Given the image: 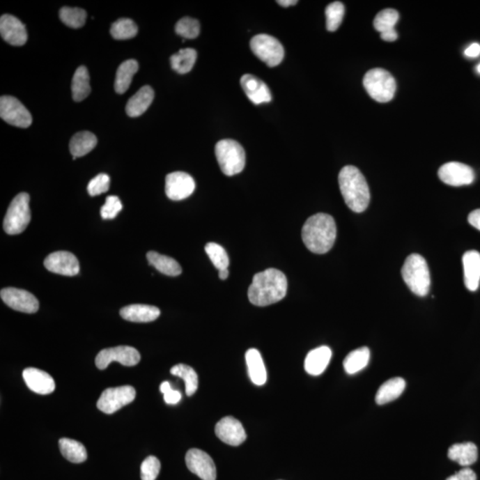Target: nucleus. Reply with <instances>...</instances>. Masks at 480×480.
Wrapping results in <instances>:
<instances>
[{"mask_svg": "<svg viewBox=\"0 0 480 480\" xmlns=\"http://www.w3.org/2000/svg\"><path fill=\"white\" fill-rule=\"evenodd\" d=\"M288 292V279L280 270L270 268L256 274L248 289L251 304L264 307L276 304L285 298Z\"/></svg>", "mask_w": 480, "mask_h": 480, "instance_id": "obj_1", "label": "nucleus"}, {"mask_svg": "<svg viewBox=\"0 0 480 480\" xmlns=\"http://www.w3.org/2000/svg\"><path fill=\"white\" fill-rule=\"evenodd\" d=\"M302 241L311 252L327 253L336 238V224L331 215L320 212L305 222L302 230Z\"/></svg>", "mask_w": 480, "mask_h": 480, "instance_id": "obj_2", "label": "nucleus"}, {"mask_svg": "<svg viewBox=\"0 0 480 480\" xmlns=\"http://www.w3.org/2000/svg\"><path fill=\"white\" fill-rule=\"evenodd\" d=\"M338 181L348 207L355 212L365 211L369 205L370 192L362 173L356 167H344L341 170Z\"/></svg>", "mask_w": 480, "mask_h": 480, "instance_id": "obj_3", "label": "nucleus"}, {"mask_svg": "<svg viewBox=\"0 0 480 480\" xmlns=\"http://www.w3.org/2000/svg\"><path fill=\"white\" fill-rule=\"evenodd\" d=\"M402 278L409 289L418 296L427 295L431 288V274L426 260L418 254H412L401 270Z\"/></svg>", "mask_w": 480, "mask_h": 480, "instance_id": "obj_4", "label": "nucleus"}, {"mask_svg": "<svg viewBox=\"0 0 480 480\" xmlns=\"http://www.w3.org/2000/svg\"><path fill=\"white\" fill-rule=\"evenodd\" d=\"M215 155L225 176L238 175L246 166V153L236 141L225 139L218 141L215 146Z\"/></svg>", "mask_w": 480, "mask_h": 480, "instance_id": "obj_5", "label": "nucleus"}, {"mask_svg": "<svg viewBox=\"0 0 480 480\" xmlns=\"http://www.w3.org/2000/svg\"><path fill=\"white\" fill-rule=\"evenodd\" d=\"M363 84L369 95L379 102L392 101L397 89V84L392 74L381 68L366 72Z\"/></svg>", "mask_w": 480, "mask_h": 480, "instance_id": "obj_6", "label": "nucleus"}, {"mask_svg": "<svg viewBox=\"0 0 480 480\" xmlns=\"http://www.w3.org/2000/svg\"><path fill=\"white\" fill-rule=\"evenodd\" d=\"M31 219L30 196L22 192L15 196L6 212L4 230L9 235H17L25 231Z\"/></svg>", "mask_w": 480, "mask_h": 480, "instance_id": "obj_7", "label": "nucleus"}, {"mask_svg": "<svg viewBox=\"0 0 480 480\" xmlns=\"http://www.w3.org/2000/svg\"><path fill=\"white\" fill-rule=\"evenodd\" d=\"M250 47L253 53L269 67L278 66L284 59V47L276 38L270 35H256L251 40Z\"/></svg>", "mask_w": 480, "mask_h": 480, "instance_id": "obj_8", "label": "nucleus"}, {"mask_svg": "<svg viewBox=\"0 0 480 480\" xmlns=\"http://www.w3.org/2000/svg\"><path fill=\"white\" fill-rule=\"evenodd\" d=\"M135 395L137 392L130 385L106 389L98 399V408L105 414H114L119 409L133 402Z\"/></svg>", "mask_w": 480, "mask_h": 480, "instance_id": "obj_9", "label": "nucleus"}, {"mask_svg": "<svg viewBox=\"0 0 480 480\" xmlns=\"http://www.w3.org/2000/svg\"><path fill=\"white\" fill-rule=\"evenodd\" d=\"M0 117L6 123L15 127L26 128L32 123V116L25 106L14 96L0 98Z\"/></svg>", "mask_w": 480, "mask_h": 480, "instance_id": "obj_10", "label": "nucleus"}, {"mask_svg": "<svg viewBox=\"0 0 480 480\" xmlns=\"http://www.w3.org/2000/svg\"><path fill=\"white\" fill-rule=\"evenodd\" d=\"M139 351L130 346L108 348L98 353L95 357V365L99 369H107L109 364L117 362L125 366H134L140 362Z\"/></svg>", "mask_w": 480, "mask_h": 480, "instance_id": "obj_11", "label": "nucleus"}, {"mask_svg": "<svg viewBox=\"0 0 480 480\" xmlns=\"http://www.w3.org/2000/svg\"><path fill=\"white\" fill-rule=\"evenodd\" d=\"M2 301L13 310L35 313L40 308V302L30 292L15 288H6L0 292Z\"/></svg>", "mask_w": 480, "mask_h": 480, "instance_id": "obj_12", "label": "nucleus"}, {"mask_svg": "<svg viewBox=\"0 0 480 480\" xmlns=\"http://www.w3.org/2000/svg\"><path fill=\"white\" fill-rule=\"evenodd\" d=\"M196 183L189 173L173 172L166 177V194L171 201H179L194 192Z\"/></svg>", "mask_w": 480, "mask_h": 480, "instance_id": "obj_13", "label": "nucleus"}, {"mask_svg": "<svg viewBox=\"0 0 480 480\" xmlns=\"http://www.w3.org/2000/svg\"><path fill=\"white\" fill-rule=\"evenodd\" d=\"M439 177L447 185L460 187L472 185L475 180V173L465 164L449 162L440 167Z\"/></svg>", "mask_w": 480, "mask_h": 480, "instance_id": "obj_14", "label": "nucleus"}, {"mask_svg": "<svg viewBox=\"0 0 480 480\" xmlns=\"http://www.w3.org/2000/svg\"><path fill=\"white\" fill-rule=\"evenodd\" d=\"M185 460L188 469L201 479H217V467L214 460L204 451L196 449L189 450Z\"/></svg>", "mask_w": 480, "mask_h": 480, "instance_id": "obj_15", "label": "nucleus"}, {"mask_svg": "<svg viewBox=\"0 0 480 480\" xmlns=\"http://www.w3.org/2000/svg\"><path fill=\"white\" fill-rule=\"evenodd\" d=\"M44 265L53 273L63 276H75L79 272L78 258L73 254L66 251H58L50 254L45 259Z\"/></svg>", "mask_w": 480, "mask_h": 480, "instance_id": "obj_16", "label": "nucleus"}, {"mask_svg": "<svg viewBox=\"0 0 480 480\" xmlns=\"http://www.w3.org/2000/svg\"><path fill=\"white\" fill-rule=\"evenodd\" d=\"M215 434L222 442L233 447L240 446L247 439L242 424L231 417L222 418L218 421L215 426Z\"/></svg>", "mask_w": 480, "mask_h": 480, "instance_id": "obj_17", "label": "nucleus"}, {"mask_svg": "<svg viewBox=\"0 0 480 480\" xmlns=\"http://www.w3.org/2000/svg\"><path fill=\"white\" fill-rule=\"evenodd\" d=\"M0 34L12 46L21 47L26 43V28L18 18L11 15H4L0 19Z\"/></svg>", "mask_w": 480, "mask_h": 480, "instance_id": "obj_18", "label": "nucleus"}, {"mask_svg": "<svg viewBox=\"0 0 480 480\" xmlns=\"http://www.w3.org/2000/svg\"><path fill=\"white\" fill-rule=\"evenodd\" d=\"M240 84L248 99L254 104H268L272 101V95L268 86L257 77L245 74L240 79Z\"/></svg>", "mask_w": 480, "mask_h": 480, "instance_id": "obj_19", "label": "nucleus"}, {"mask_svg": "<svg viewBox=\"0 0 480 480\" xmlns=\"http://www.w3.org/2000/svg\"><path fill=\"white\" fill-rule=\"evenodd\" d=\"M22 376L28 388L38 394H50L56 389L53 377L40 369L29 367L22 373Z\"/></svg>", "mask_w": 480, "mask_h": 480, "instance_id": "obj_20", "label": "nucleus"}, {"mask_svg": "<svg viewBox=\"0 0 480 480\" xmlns=\"http://www.w3.org/2000/svg\"><path fill=\"white\" fill-rule=\"evenodd\" d=\"M463 278L469 291L478 290L480 283V254L478 251L470 250L463 254Z\"/></svg>", "mask_w": 480, "mask_h": 480, "instance_id": "obj_21", "label": "nucleus"}, {"mask_svg": "<svg viewBox=\"0 0 480 480\" xmlns=\"http://www.w3.org/2000/svg\"><path fill=\"white\" fill-rule=\"evenodd\" d=\"M332 357V350L330 347L321 346L316 348L308 353L304 362L305 371L309 375L320 376L327 369Z\"/></svg>", "mask_w": 480, "mask_h": 480, "instance_id": "obj_22", "label": "nucleus"}, {"mask_svg": "<svg viewBox=\"0 0 480 480\" xmlns=\"http://www.w3.org/2000/svg\"><path fill=\"white\" fill-rule=\"evenodd\" d=\"M160 315V309L151 305L132 304L125 306L121 310V316L124 320L137 323L156 320Z\"/></svg>", "mask_w": 480, "mask_h": 480, "instance_id": "obj_23", "label": "nucleus"}, {"mask_svg": "<svg viewBox=\"0 0 480 480\" xmlns=\"http://www.w3.org/2000/svg\"><path fill=\"white\" fill-rule=\"evenodd\" d=\"M154 91L150 86H144L128 101L125 111L130 117L143 115L153 102Z\"/></svg>", "mask_w": 480, "mask_h": 480, "instance_id": "obj_24", "label": "nucleus"}, {"mask_svg": "<svg viewBox=\"0 0 480 480\" xmlns=\"http://www.w3.org/2000/svg\"><path fill=\"white\" fill-rule=\"evenodd\" d=\"M246 362L251 381L262 386L267 381V372L262 355L256 349H250L246 353Z\"/></svg>", "mask_w": 480, "mask_h": 480, "instance_id": "obj_25", "label": "nucleus"}, {"mask_svg": "<svg viewBox=\"0 0 480 480\" xmlns=\"http://www.w3.org/2000/svg\"><path fill=\"white\" fill-rule=\"evenodd\" d=\"M449 457L460 466L468 467L478 460V447L472 442L454 444L449 450Z\"/></svg>", "mask_w": 480, "mask_h": 480, "instance_id": "obj_26", "label": "nucleus"}, {"mask_svg": "<svg viewBox=\"0 0 480 480\" xmlns=\"http://www.w3.org/2000/svg\"><path fill=\"white\" fill-rule=\"evenodd\" d=\"M405 389V380L401 377H395L382 383L376 393V401L378 405H385L401 397Z\"/></svg>", "mask_w": 480, "mask_h": 480, "instance_id": "obj_27", "label": "nucleus"}, {"mask_svg": "<svg viewBox=\"0 0 480 480\" xmlns=\"http://www.w3.org/2000/svg\"><path fill=\"white\" fill-rule=\"evenodd\" d=\"M98 144V138L91 132H79L72 138L70 143V153L75 160L77 157L86 155L95 149Z\"/></svg>", "mask_w": 480, "mask_h": 480, "instance_id": "obj_28", "label": "nucleus"}, {"mask_svg": "<svg viewBox=\"0 0 480 480\" xmlns=\"http://www.w3.org/2000/svg\"><path fill=\"white\" fill-rule=\"evenodd\" d=\"M148 262L160 272L171 277L179 276L183 270L181 265L175 259L169 256H163L154 251L147 254Z\"/></svg>", "mask_w": 480, "mask_h": 480, "instance_id": "obj_29", "label": "nucleus"}, {"mask_svg": "<svg viewBox=\"0 0 480 480\" xmlns=\"http://www.w3.org/2000/svg\"><path fill=\"white\" fill-rule=\"evenodd\" d=\"M139 69L135 60H127L121 64L116 74L115 90L118 93H124L130 88L134 75Z\"/></svg>", "mask_w": 480, "mask_h": 480, "instance_id": "obj_30", "label": "nucleus"}, {"mask_svg": "<svg viewBox=\"0 0 480 480\" xmlns=\"http://www.w3.org/2000/svg\"><path fill=\"white\" fill-rule=\"evenodd\" d=\"M72 98L74 101L82 102L91 92L90 76L85 66H80L74 73L72 82Z\"/></svg>", "mask_w": 480, "mask_h": 480, "instance_id": "obj_31", "label": "nucleus"}, {"mask_svg": "<svg viewBox=\"0 0 480 480\" xmlns=\"http://www.w3.org/2000/svg\"><path fill=\"white\" fill-rule=\"evenodd\" d=\"M59 447L64 458L73 463H82L88 458L86 447L79 441L66 439L59 440Z\"/></svg>", "mask_w": 480, "mask_h": 480, "instance_id": "obj_32", "label": "nucleus"}, {"mask_svg": "<svg viewBox=\"0 0 480 480\" xmlns=\"http://www.w3.org/2000/svg\"><path fill=\"white\" fill-rule=\"evenodd\" d=\"M369 360L370 350L369 348H359V349L351 351L350 353L348 354L343 362L344 370L349 375H355L369 365Z\"/></svg>", "mask_w": 480, "mask_h": 480, "instance_id": "obj_33", "label": "nucleus"}, {"mask_svg": "<svg viewBox=\"0 0 480 480\" xmlns=\"http://www.w3.org/2000/svg\"><path fill=\"white\" fill-rule=\"evenodd\" d=\"M198 54L193 48H185L170 57L172 69L179 74H186L192 70Z\"/></svg>", "mask_w": 480, "mask_h": 480, "instance_id": "obj_34", "label": "nucleus"}, {"mask_svg": "<svg viewBox=\"0 0 480 480\" xmlns=\"http://www.w3.org/2000/svg\"><path fill=\"white\" fill-rule=\"evenodd\" d=\"M173 376H178L185 382L186 395L191 397L198 389L199 378L195 370L185 364H178L170 370Z\"/></svg>", "mask_w": 480, "mask_h": 480, "instance_id": "obj_35", "label": "nucleus"}, {"mask_svg": "<svg viewBox=\"0 0 480 480\" xmlns=\"http://www.w3.org/2000/svg\"><path fill=\"white\" fill-rule=\"evenodd\" d=\"M138 27L131 19L121 18L111 25V34L115 40H130L137 36Z\"/></svg>", "mask_w": 480, "mask_h": 480, "instance_id": "obj_36", "label": "nucleus"}, {"mask_svg": "<svg viewBox=\"0 0 480 480\" xmlns=\"http://www.w3.org/2000/svg\"><path fill=\"white\" fill-rule=\"evenodd\" d=\"M399 15L394 9H385L376 16L373 26L380 33H385L395 30V25L398 22Z\"/></svg>", "mask_w": 480, "mask_h": 480, "instance_id": "obj_37", "label": "nucleus"}, {"mask_svg": "<svg viewBox=\"0 0 480 480\" xmlns=\"http://www.w3.org/2000/svg\"><path fill=\"white\" fill-rule=\"evenodd\" d=\"M60 18L67 26L74 29L82 28L86 20V13L82 8L64 6L60 10Z\"/></svg>", "mask_w": 480, "mask_h": 480, "instance_id": "obj_38", "label": "nucleus"}, {"mask_svg": "<svg viewBox=\"0 0 480 480\" xmlns=\"http://www.w3.org/2000/svg\"><path fill=\"white\" fill-rule=\"evenodd\" d=\"M205 250L215 268L218 270L228 269L230 260L224 247L217 243L211 242L206 245Z\"/></svg>", "mask_w": 480, "mask_h": 480, "instance_id": "obj_39", "label": "nucleus"}, {"mask_svg": "<svg viewBox=\"0 0 480 480\" xmlns=\"http://www.w3.org/2000/svg\"><path fill=\"white\" fill-rule=\"evenodd\" d=\"M344 13H346V8L341 2H333L327 6L325 16H327V31H336L340 27Z\"/></svg>", "mask_w": 480, "mask_h": 480, "instance_id": "obj_40", "label": "nucleus"}, {"mask_svg": "<svg viewBox=\"0 0 480 480\" xmlns=\"http://www.w3.org/2000/svg\"><path fill=\"white\" fill-rule=\"evenodd\" d=\"M177 34L187 40H194L201 32L199 22L191 17L181 19L176 25Z\"/></svg>", "mask_w": 480, "mask_h": 480, "instance_id": "obj_41", "label": "nucleus"}, {"mask_svg": "<svg viewBox=\"0 0 480 480\" xmlns=\"http://www.w3.org/2000/svg\"><path fill=\"white\" fill-rule=\"evenodd\" d=\"M160 462L157 457H147L141 465V480H156L160 474Z\"/></svg>", "mask_w": 480, "mask_h": 480, "instance_id": "obj_42", "label": "nucleus"}, {"mask_svg": "<svg viewBox=\"0 0 480 480\" xmlns=\"http://www.w3.org/2000/svg\"><path fill=\"white\" fill-rule=\"evenodd\" d=\"M111 185V178L106 173H100L89 182L88 192L90 196H95L107 192Z\"/></svg>", "mask_w": 480, "mask_h": 480, "instance_id": "obj_43", "label": "nucleus"}, {"mask_svg": "<svg viewBox=\"0 0 480 480\" xmlns=\"http://www.w3.org/2000/svg\"><path fill=\"white\" fill-rule=\"evenodd\" d=\"M123 208L121 199L117 196H109L106 199L105 204L101 208V215L105 220L114 219Z\"/></svg>", "mask_w": 480, "mask_h": 480, "instance_id": "obj_44", "label": "nucleus"}, {"mask_svg": "<svg viewBox=\"0 0 480 480\" xmlns=\"http://www.w3.org/2000/svg\"><path fill=\"white\" fill-rule=\"evenodd\" d=\"M160 392L163 393L167 404L176 405L182 399L181 392L173 391L169 382L161 383Z\"/></svg>", "mask_w": 480, "mask_h": 480, "instance_id": "obj_45", "label": "nucleus"}, {"mask_svg": "<svg viewBox=\"0 0 480 480\" xmlns=\"http://www.w3.org/2000/svg\"><path fill=\"white\" fill-rule=\"evenodd\" d=\"M456 475L458 480H477L476 473L468 467L460 470L459 472L456 473Z\"/></svg>", "mask_w": 480, "mask_h": 480, "instance_id": "obj_46", "label": "nucleus"}, {"mask_svg": "<svg viewBox=\"0 0 480 480\" xmlns=\"http://www.w3.org/2000/svg\"><path fill=\"white\" fill-rule=\"evenodd\" d=\"M468 222L472 227L480 231V209H476V210L470 212L468 217Z\"/></svg>", "mask_w": 480, "mask_h": 480, "instance_id": "obj_47", "label": "nucleus"}, {"mask_svg": "<svg viewBox=\"0 0 480 480\" xmlns=\"http://www.w3.org/2000/svg\"><path fill=\"white\" fill-rule=\"evenodd\" d=\"M465 54L467 57L476 58L480 56V45L478 43H473L469 47L466 48Z\"/></svg>", "mask_w": 480, "mask_h": 480, "instance_id": "obj_48", "label": "nucleus"}, {"mask_svg": "<svg viewBox=\"0 0 480 480\" xmlns=\"http://www.w3.org/2000/svg\"><path fill=\"white\" fill-rule=\"evenodd\" d=\"M381 38L382 40L387 42H393L397 40L398 33L396 30L389 31L385 32V33H381Z\"/></svg>", "mask_w": 480, "mask_h": 480, "instance_id": "obj_49", "label": "nucleus"}, {"mask_svg": "<svg viewBox=\"0 0 480 480\" xmlns=\"http://www.w3.org/2000/svg\"><path fill=\"white\" fill-rule=\"evenodd\" d=\"M277 3L281 6H284V8H288V6L297 4L298 1H296V0H279Z\"/></svg>", "mask_w": 480, "mask_h": 480, "instance_id": "obj_50", "label": "nucleus"}, {"mask_svg": "<svg viewBox=\"0 0 480 480\" xmlns=\"http://www.w3.org/2000/svg\"><path fill=\"white\" fill-rule=\"evenodd\" d=\"M229 277V270L228 269H224L219 270V278H220L222 280H225L228 278Z\"/></svg>", "mask_w": 480, "mask_h": 480, "instance_id": "obj_51", "label": "nucleus"}, {"mask_svg": "<svg viewBox=\"0 0 480 480\" xmlns=\"http://www.w3.org/2000/svg\"><path fill=\"white\" fill-rule=\"evenodd\" d=\"M447 480H458V478H457L456 474H454V475L449 477V478L447 479Z\"/></svg>", "mask_w": 480, "mask_h": 480, "instance_id": "obj_52", "label": "nucleus"}, {"mask_svg": "<svg viewBox=\"0 0 480 480\" xmlns=\"http://www.w3.org/2000/svg\"><path fill=\"white\" fill-rule=\"evenodd\" d=\"M477 72H478L480 74V63L478 66H477Z\"/></svg>", "mask_w": 480, "mask_h": 480, "instance_id": "obj_53", "label": "nucleus"}]
</instances>
